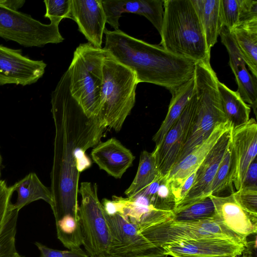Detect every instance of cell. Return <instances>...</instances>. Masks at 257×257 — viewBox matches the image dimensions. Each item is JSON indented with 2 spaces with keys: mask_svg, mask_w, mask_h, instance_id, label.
I'll return each instance as SVG.
<instances>
[{
  "mask_svg": "<svg viewBox=\"0 0 257 257\" xmlns=\"http://www.w3.org/2000/svg\"><path fill=\"white\" fill-rule=\"evenodd\" d=\"M194 92L178 119L152 152L159 173L166 177L173 167L186 140L196 105Z\"/></svg>",
  "mask_w": 257,
  "mask_h": 257,
  "instance_id": "obj_10",
  "label": "cell"
},
{
  "mask_svg": "<svg viewBox=\"0 0 257 257\" xmlns=\"http://www.w3.org/2000/svg\"><path fill=\"white\" fill-rule=\"evenodd\" d=\"M106 23L114 30H119V19L124 13L146 17L160 33L164 13L163 1L102 0Z\"/></svg>",
  "mask_w": 257,
  "mask_h": 257,
  "instance_id": "obj_17",
  "label": "cell"
},
{
  "mask_svg": "<svg viewBox=\"0 0 257 257\" xmlns=\"http://www.w3.org/2000/svg\"><path fill=\"white\" fill-rule=\"evenodd\" d=\"M164 254L176 255H240L245 246L228 238L205 237L163 246Z\"/></svg>",
  "mask_w": 257,
  "mask_h": 257,
  "instance_id": "obj_16",
  "label": "cell"
},
{
  "mask_svg": "<svg viewBox=\"0 0 257 257\" xmlns=\"http://www.w3.org/2000/svg\"><path fill=\"white\" fill-rule=\"evenodd\" d=\"M195 86L194 76L172 94L167 115L152 139L155 147L160 144L168 130L181 115L194 92Z\"/></svg>",
  "mask_w": 257,
  "mask_h": 257,
  "instance_id": "obj_24",
  "label": "cell"
},
{
  "mask_svg": "<svg viewBox=\"0 0 257 257\" xmlns=\"http://www.w3.org/2000/svg\"><path fill=\"white\" fill-rule=\"evenodd\" d=\"M35 244L40 252V257H89L81 248L60 250L49 248L38 242Z\"/></svg>",
  "mask_w": 257,
  "mask_h": 257,
  "instance_id": "obj_36",
  "label": "cell"
},
{
  "mask_svg": "<svg viewBox=\"0 0 257 257\" xmlns=\"http://www.w3.org/2000/svg\"><path fill=\"white\" fill-rule=\"evenodd\" d=\"M231 127L219 139L196 170L194 183L176 207L185 206L208 197V191L219 164L230 143Z\"/></svg>",
  "mask_w": 257,
  "mask_h": 257,
  "instance_id": "obj_13",
  "label": "cell"
},
{
  "mask_svg": "<svg viewBox=\"0 0 257 257\" xmlns=\"http://www.w3.org/2000/svg\"><path fill=\"white\" fill-rule=\"evenodd\" d=\"M161 46L196 63L210 60L204 34L191 0H164Z\"/></svg>",
  "mask_w": 257,
  "mask_h": 257,
  "instance_id": "obj_3",
  "label": "cell"
},
{
  "mask_svg": "<svg viewBox=\"0 0 257 257\" xmlns=\"http://www.w3.org/2000/svg\"><path fill=\"white\" fill-rule=\"evenodd\" d=\"M160 174L152 152L143 151L140 155L138 171L130 187L124 193L132 197L149 185Z\"/></svg>",
  "mask_w": 257,
  "mask_h": 257,
  "instance_id": "obj_28",
  "label": "cell"
},
{
  "mask_svg": "<svg viewBox=\"0 0 257 257\" xmlns=\"http://www.w3.org/2000/svg\"><path fill=\"white\" fill-rule=\"evenodd\" d=\"M196 105L186 140L175 164L207 139L218 124L227 121L218 89L219 81L210 60L196 63Z\"/></svg>",
  "mask_w": 257,
  "mask_h": 257,
  "instance_id": "obj_4",
  "label": "cell"
},
{
  "mask_svg": "<svg viewBox=\"0 0 257 257\" xmlns=\"http://www.w3.org/2000/svg\"><path fill=\"white\" fill-rule=\"evenodd\" d=\"M139 193L146 196L152 205L158 210L173 211L176 207L175 199L170 185L166 177L160 174Z\"/></svg>",
  "mask_w": 257,
  "mask_h": 257,
  "instance_id": "obj_27",
  "label": "cell"
},
{
  "mask_svg": "<svg viewBox=\"0 0 257 257\" xmlns=\"http://www.w3.org/2000/svg\"><path fill=\"white\" fill-rule=\"evenodd\" d=\"M173 257H236L235 255H206V256H199V255H176Z\"/></svg>",
  "mask_w": 257,
  "mask_h": 257,
  "instance_id": "obj_40",
  "label": "cell"
},
{
  "mask_svg": "<svg viewBox=\"0 0 257 257\" xmlns=\"http://www.w3.org/2000/svg\"><path fill=\"white\" fill-rule=\"evenodd\" d=\"M218 89L227 122L232 128L240 126L249 119L250 107L239 94L218 81Z\"/></svg>",
  "mask_w": 257,
  "mask_h": 257,
  "instance_id": "obj_25",
  "label": "cell"
},
{
  "mask_svg": "<svg viewBox=\"0 0 257 257\" xmlns=\"http://www.w3.org/2000/svg\"><path fill=\"white\" fill-rule=\"evenodd\" d=\"M97 186L88 182L81 183L79 193L81 201L78 216L83 237V245L89 257L108 254L110 242V231Z\"/></svg>",
  "mask_w": 257,
  "mask_h": 257,
  "instance_id": "obj_7",
  "label": "cell"
},
{
  "mask_svg": "<svg viewBox=\"0 0 257 257\" xmlns=\"http://www.w3.org/2000/svg\"><path fill=\"white\" fill-rule=\"evenodd\" d=\"M219 36L226 47L229 58V66L238 86L236 92L241 99L253 108L256 116L257 78L250 74L230 32L223 27Z\"/></svg>",
  "mask_w": 257,
  "mask_h": 257,
  "instance_id": "obj_18",
  "label": "cell"
},
{
  "mask_svg": "<svg viewBox=\"0 0 257 257\" xmlns=\"http://www.w3.org/2000/svg\"><path fill=\"white\" fill-rule=\"evenodd\" d=\"M223 26L229 32L240 24L257 18V1L220 0Z\"/></svg>",
  "mask_w": 257,
  "mask_h": 257,
  "instance_id": "obj_26",
  "label": "cell"
},
{
  "mask_svg": "<svg viewBox=\"0 0 257 257\" xmlns=\"http://www.w3.org/2000/svg\"><path fill=\"white\" fill-rule=\"evenodd\" d=\"M59 23L43 24L31 15L0 7V37L25 47L62 42Z\"/></svg>",
  "mask_w": 257,
  "mask_h": 257,
  "instance_id": "obj_8",
  "label": "cell"
},
{
  "mask_svg": "<svg viewBox=\"0 0 257 257\" xmlns=\"http://www.w3.org/2000/svg\"><path fill=\"white\" fill-rule=\"evenodd\" d=\"M70 19L77 23L88 43L102 48L106 23L102 0H72Z\"/></svg>",
  "mask_w": 257,
  "mask_h": 257,
  "instance_id": "obj_14",
  "label": "cell"
},
{
  "mask_svg": "<svg viewBox=\"0 0 257 257\" xmlns=\"http://www.w3.org/2000/svg\"><path fill=\"white\" fill-rule=\"evenodd\" d=\"M215 207L214 218L229 230L242 237L256 233L257 214L244 209L234 192L225 196L210 195Z\"/></svg>",
  "mask_w": 257,
  "mask_h": 257,
  "instance_id": "obj_15",
  "label": "cell"
},
{
  "mask_svg": "<svg viewBox=\"0 0 257 257\" xmlns=\"http://www.w3.org/2000/svg\"><path fill=\"white\" fill-rule=\"evenodd\" d=\"M230 32L245 64L257 78V18L240 24Z\"/></svg>",
  "mask_w": 257,
  "mask_h": 257,
  "instance_id": "obj_22",
  "label": "cell"
},
{
  "mask_svg": "<svg viewBox=\"0 0 257 257\" xmlns=\"http://www.w3.org/2000/svg\"><path fill=\"white\" fill-rule=\"evenodd\" d=\"M16 257H23V256H22L21 255H20L19 254V255H18V256H16Z\"/></svg>",
  "mask_w": 257,
  "mask_h": 257,
  "instance_id": "obj_43",
  "label": "cell"
},
{
  "mask_svg": "<svg viewBox=\"0 0 257 257\" xmlns=\"http://www.w3.org/2000/svg\"><path fill=\"white\" fill-rule=\"evenodd\" d=\"M196 172V171L193 172L185 180L175 194L176 206L184 198L191 189L195 181Z\"/></svg>",
  "mask_w": 257,
  "mask_h": 257,
  "instance_id": "obj_38",
  "label": "cell"
},
{
  "mask_svg": "<svg viewBox=\"0 0 257 257\" xmlns=\"http://www.w3.org/2000/svg\"><path fill=\"white\" fill-rule=\"evenodd\" d=\"M13 187L18 194L16 201L13 204L14 209L20 211L24 206L41 199L48 203L51 208L53 207L51 190L42 183L36 173H30Z\"/></svg>",
  "mask_w": 257,
  "mask_h": 257,
  "instance_id": "obj_23",
  "label": "cell"
},
{
  "mask_svg": "<svg viewBox=\"0 0 257 257\" xmlns=\"http://www.w3.org/2000/svg\"><path fill=\"white\" fill-rule=\"evenodd\" d=\"M236 200L246 211L257 214V188H241L234 192Z\"/></svg>",
  "mask_w": 257,
  "mask_h": 257,
  "instance_id": "obj_35",
  "label": "cell"
},
{
  "mask_svg": "<svg viewBox=\"0 0 257 257\" xmlns=\"http://www.w3.org/2000/svg\"><path fill=\"white\" fill-rule=\"evenodd\" d=\"M231 127L227 122L217 125L207 139L173 167L166 177L174 196L185 180L197 170L221 137Z\"/></svg>",
  "mask_w": 257,
  "mask_h": 257,
  "instance_id": "obj_19",
  "label": "cell"
},
{
  "mask_svg": "<svg viewBox=\"0 0 257 257\" xmlns=\"http://www.w3.org/2000/svg\"><path fill=\"white\" fill-rule=\"evenodd\" d=\"M91 156L100 169L116 179L121 178L135 159L132 152L114 138L95 146Z\"/></svg>",
  "mask_w": 257,
  "mask_h": 257,
  "instance_id": "obj_20",
  "label": "cell"
},
{
  "mask_svg": "<svg viewBox=\"0 0 257 257\" xmlns=\"http://www.w3.org/2000/svg\"><path fill=\"white\" fill-rule=\"evenodd\" d=\"M231 156L230 145L217 170L208 191V196L216 195L227 189L233 193L231 178Z\"/></svg>",
  "mask_w": 257,
  "mask_h": 257,
  "instance_id": "obj_32",
  "label": "cell"
},
{
  "mask_svg": "<svg viewBox=\"0 0 257 257\" xmlns=\"http://www.w3.org/2000/svg\"><path fill=\"white\" fill-rule=\"evenodd\" d=\"M2 165V157L0 154V179H1V177Z\"/></svg>",
  "mask_w": 257,
  "mask_h": 257,
  "instance_id": "obj_42",
  "label": "cell"
},
{
  "mask_svg": "<svg viewBox=\"0 0 257 257\" xmlns=\"http://www.w3.org/2000/svg\"><path fill=\"white\" fill-rule=\"evenodd\" d=\"M214 204L208 196L192 203L177 207L173 211L172 220L193 222L212 218L215 216Z\"/></svg>",
  "mask_w": 257,
  "mask_h": 257,
  "instance_id": "obj_29",
  "label": "cell"
},
{
  "mask_svg": "<svg viewBox=\"0 0 257 257\" xmlns=\"http://www.w3.org/2000/svg\"><path fill=\"white\" fill-rule=\"evenodd\" d=\"M19 212L13 208L0 231V257H16L19 255L16 247Z\"/></svg>",
  "mask_w": 257,
  "mask_h": 257,
  "instance_id": "obj_31",
  "label": "cell"
},
{
  "mask_svg": "<svg viewBox=\"0 0 257 257\" xmlns=\"http://www.w3.org/2000/svg\"><path fill=\"white\" fill-rule=\"evenodd\" d=\"M104 213L110 234L108 254L115 257L165 256L162 247H155L126 216L118 212Z\"/></svg>",
  "mask_w": 257,
  "mask_h": 257,
  "instance_id": "obj_9",
  "label": "cell"
},
{
  "mask_svg": "<svg viewBox=\"0 0 257 257\" xmlns=\"http://www.w3.org/2000/svg\"><path fill=\"white\" fill-rule=\"evenodd\" d=\"M155 247L173 242L205 237L230 239L247 245L246 238L227 228L214 217L193 222H177L172 220L159 223L140 230Z\"/></svg>",
  "mask_w": 257,
  "mask_h": 257,
  "instance_id": "obj_6",
  "label": "cell"
},
{
  "mask_svg": "<svg viewBox=\"0 0 257 257\" xmlns=\"http://www.w3.org/2000/svg\"><path fill=\"white\" fill-rule=\"evenodd\" d=\"M241 188H257L256 158L249 165L244 176Z\"/></svg>",
  "mask_w": 257,
  "mask_h": 257,
  "instance_id": "obj_37",
  "label": "cell"
},
{
  "mask_svg": "<svg viewBox=\"0 0 257 257\" xmlns=\"http://www.w3.org/2000/svg\"><path fill=\"white\" fill-rule=\"evenodd\" d=\"M231 178L236 191L241 188L247 170L257 155V123L250 118L231 130Z\"/></svg>",
  "mask_w": 257,
  "mask_h": 257,
  "instance_id": "obj_12",
  "label": "cell"
},
{
  "mask_svg": "<svg viewBox=\"0 0 257 257\" xmlns=\"http://www.w3.org/2000/svg\"><path fill=\"white\" fill-rule=\"evenodd\" d=\"M57 237L69 249L80 248L83 237L79 220L67 214L56 222Z\"/></svg>",
  "mask_w": 257,
  "mask_h": 257,
  "instance_id": "obj_30",
  "label": "cell"
},
{
  "mask_svg": "<svg viewBox=\"0 0 257 257\" xmlns=\"http://www.w3.org/2000/svg\"><path fill=\"white\" fill-rule=\"evenodd\" d=\"M165 257V256H164Z\"/></svg>",
  "mask_w": 257,
  "mask_h": 257,
  "instance_id": "obj_44",
  "label": "cell"
},
{
  "mask_svg": "<svg viewBox=\"0 0 257 257\" xmlns=\"http://www.w3.org/2000/svg\"><path fill=\"white\" fill-rule=\"evenodd\" d=\"M204 34L207 48L210 51L216 43L223 28L220 0H191Z\"/></svg>",
  "mask_w": 257,
  "mask_h": 257,
  "instance_id": "obj_21",
  "label": "cell"
},
{
  "mask_svg": "<svg viewBox=\"0 0 257 257\" xmlns=\"http://www.w3.org/2000/svg\"><path fill=\"white\" fill-rule=\"evenodd\" d=\"M95 257H115V256L111 255L108 254H102V255H99V256H95Z\"/></svg>",
  "mask_w": 257,
  "mask_h": 257,
  "instance_id": "obj_41",
  "label": "cell"
},
{
  "mask_svg": "<svg viewBox=\"0 0 257 257\" xmlns=\"http://www.w3.org/2000/svg\"><path fill=\"white\" fill-rule=\"evenodd\" d=\"M46 66L43 60L23 55L21 49L0 45V85L35 83L43 76Z\"/></svg>",
  "mask_w": 257,
  "mask_h": 257,
  "instance_id": "obj_11",
  "label": "cell"
},
{
  "mask_svg": "<svg viewBox=\"0 0 257 257\" xmlns=\"http://www.w3.org/2000/svg\"><path fill=\"white\" fill-rule=\"evenodd\" d=\"M103 49L133 71L138 83L163 86L173 94L194 76L196 62L174 55L159 45L133 37L120 30H104Z\"/></svg>",
  "mask_w": 257,
  "mask_h": 257,
  "instance_id": "obj_2",
  "label": "cell"
},
{
  "mask_svg": "<svg viewBox=\"0 0 257 257\" xmlns=\"http://www.w3.org/2000/svg\"><path fill=\"white\" fill-rule=\"evenodd\" d=\"M51 104L55 130L50 174L51 209L55 222L67 214L79 220V176L91 165L85 152L101 142L107 127L98 117L89 118L80 109Z\"/></svg>",
  "mask_w": 257,
  "mask_h": 257,
  "instance_id": "obj_1",
  "label": "cell"
},
{
  "mask_svg": "<svg viewBox=\"0 0 257 257\" xmlns=\"http://www.w3.org/2000/svg\"><path fill=\"white\" fill-rule=\"evenodd\" d=\"M72 0H45L46 7L44 17L50 22L60 23L63 19H70Z\"/></svg>",
  "mask_w": 257,
  "mask_h": 257,
  "instance_id": "obj_33",
  "label": "cell"
},
{
  "mask_svg": "<svg viewBox=\"0 0 257 257\" xmlns=\"http://www.w3.org/2000/svg\"><path fill=\"white\" fill-rule=\"evenodd\" d=\"M14 192L13 186H8L5 180L0 179V231L13 209L11 198Z\"/></svg>",
  "mask_w": 257,
  "mask_h": 257,
  "instance_id": "obj_34",
  "label": "cell"
},
{
  "mask_svg": "<svg viewBox=\"0 0 257 257\" xmlns=\"http://www.w3.org/2000/svg\"><path fill=\"white\" fill-rule=\"evenodd\" d=\"M104 50L98 117L107 127L119 132L135 105L139 83L133 71Z\"/></svg>",
  "mask_w": 257,
  "mask_h": 257,
  "instance_id": "obj_5",
  "label": "cell"
},
{
  "mask_svg": "<svg viewBox=\"0 0 257 257\" xmlns=\"http://www.w3.org/2000/svg\"><path fill=\"white\" fill-rule=\"evenodd\" d=\"M25 3V1L22 0H0V7L18 11Z\"/></svg>",
  "mask_w": 257,
  "mask_h": 257,
  "instance_id": "obj_39",
  "label": "cell"
}]
</instances>
